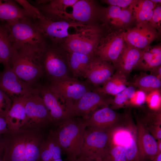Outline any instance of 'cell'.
<instances>
[{"instance_id":"obj_1","label":"cell","mask_w":161,"mask_h":161,"mask_svg":"<svg viewBox=\"0 0 161 161\" xmlns=\"http://www.w3.org/2000/svg\"><path fill=\"white\" fill-rule=\"evenodd\" d=\"M5 26L16 51L41 53L47 46L45 36L30 18L6 22Z\"/></svg>"},{"instance_id":"obj_2","label":"cell","mask_w":161,"mask_h":161,"mask_svg":"<svg viewBox=\"0 0 161 161\" xmlns=\"http://www.w3.org/2000/svg\"><path fill=\"white\" fill-rule=\"evenodd\" d=\"M56 126L55 130L67 161L75 160L80 154L87 128L84 120L69 117Z\"/></svg>"},{"instance_id":"obj_3","label":"cell","mask_w":161,"mask_h":161,"mask_svg":"<svg viewBox=\"0 0 161 161\" xmlns=\"http://www.w3.org/2000/svg\"><path fill=\"white\" fill-rule=\"evenodd\" d=\"M120 129L108 131L94 130L87 127L80 156L92 160H103Z\"/></svg>"},{"instance_id":"obj_4","label":"cell","mask_w":161,"mask_h":161,"mask_svg":"<svg viewBox=\"0 0 161 161\" xmlns=\"http://www.w3.org/2000/svg\"><path fill=\"white\" fill-rule=\"evenodd\" d=\"M36 52L16 51L11 68L23 81L32 85L44 75L40 54Z\"/></svg>"},{"instance_id":"obj_5","label":"cell","mask_w":161,"mask_h":161,"mask_svg":"<svg viewBox=\"0 0 161 161\" xmlns=\"http://www.w3.org/2000/svg\"><path fill=\"white\" fill-rule=\"evenodd\" d=\"M49 88L57 95L66 109L76 102L87 92L95 89L86 81L69 76L51 81Z\"/></svg>"},{"instance_id":"obj_6","label":"cell","mask_w":161,"mask_h":161,"mask_svg":"<svg viewBox=\"0 0 161 161\" xmlns=\"http://www.w3.org/2000/svg\"><path fill=\"white\" fill-rule=\"evenodd\" d=\"M33 21L45 38H48L55 43L77 33L71 31V30L81 32L92 26L65 20H53L44 16Z\"/></svg>"},{"instance_id":"obj_7","label":"cell","mask_w":161,"mask_h":161,"mask_svg":"<svg viewBox=\"0 0 161 161\" xmlns=\"http://www.w3.org/2000/svg\"><path fill=\"white\" fill-rule=\"evenodd\" d=\"M40 58L44 75L50 81L69 76L67 52L47 45L41 53Z\"/></svg>"},{"instance_id":"obj_8","label":"cell","mask_w":161,"mask_h":161,"mask_svg":"<svg viewBox=\"0 0 161 161\" xmlns=\"http://www.w3.org/2000/svg\"><path fill=\"white\" fill-rule=\"evenodd\" d=\"M25 113V122L21 129H44L53 124L49 113L38 93V88L36 92L28 96Z\"/></svg>"},{"instance_id":"obj_9","label":"cell","mask_w":161,"mask_h":161,"mask_svg":"<svg viewBox=\"0 0 161 161\" xmlns=\"http://www.w3.org/2000/svg\"><path fill=\"white\" fill-rule=\"evenodd\" d=\"M112 99L111 95L95 89L85 93L76 102L67 108V112L70 117L81 116L85 119L98 108L109 106Z\"/></svg>"},{"instance_id":"obj_10","label":"cell","mask_w":161,"mask_h":161,"mask_svg":"<svg viewBox=\"0 0 161 161\" xmlns=\"http://www.w3.org/2000/svg\"><path fill=\"white\" fill-rule=\"evenodd\" d=\"M129 119L126 112L121 114L109 106L96 110L87 118L84 119L87 127L94 130L108 131L117 129H124Z\"/></svg>"},{"instance_id":"obj_11","label":"cell","mask_w":161,"mask_h":161,"mask_svg":"<svg viewBox=\"0 0 161 161\" xmlns=\"http://www.w3.org/2000/svg\"><path fill=\"white\" fill-rule=\"evenodd\" d=\"M30 129L9 130L0 140L4 161H25L26 147Z\"/></svg>"},{"instance_id":"obj_12","label":"cell","mask_w":161,"mask_h":161,"mask_svg":"<svg viewBox=\"0 0 161 161\" xmlns=\"http://www.w3.org/2000/svg\"><path fill=\"white\" fill-rule=\"evenodd\" d=\"M99 31L92 26L66 38L64 48L67 52H75L95 56L96 48L100 38Z\"/></svg>"},{"instance_id":"obj_13","label":"cell","mask_w":161,"mask_h":161,"mask_svg":"<svg viewBox=\"0 0 161 161\" xmlns=\"http://www.w3.org/2000/svg\"><path fill=\"white\" fill-rule=\"evenodd\" d=\"M126 45L123 32L113 31L100 38L96 47L95 56L114 66Z\"/></svg>"},{"instance_id":"obj_14","label":"cell","mask_w":161,"mask_h":161,"mask_svg":"<svg viewBox=\"0 0 161 161\" xmlns=\"http://www.w3.org/2000/svg\"><path fill=\"white\" fill-rule=\"evenodd\" d=\"M123 33L127 44L142 50L150 46L158 36L157 31L146 23H138L135 27Z\"/></svg>"},{"instance_id":"obj_15","label":"cell","mask_w":161,"mask_h":161,"mask_svg":"<svg viewBox=\"0 0 161 161\" xmlns=\"http://www.w3.org/2000/svg\"><path fill=\"white\" fill-rule=\"evenodd\" d=\"M0 88L12 100L30 95L37 90L20 79L11 67L5 69L0 75Z\"/></svg>"},{"instance_id":"obj_16","label":"cell","mask_w":161,"mask_h":161,"mask_svg":"<svg viewBox=\"0 0 161 161\" xmlns=\"http://www.w3.org/2000/svg\"><path fill=\"white\" fill-rule=\"evenodd\" d=\"M115 70L112 64L95 56L83 78L86 82L96 88L102 86L113 75Z\"/></svg>"},{"instance_id":"obj_17","label":"cell","mask_w":161,"mask_h":161,"mask_svg":"<svg viewBox=\"0 0 161 161\" xmlns=\"http://www.w3.org/2000/svg\"><path fill=\"white\" fill-rule=\"evenodd\" d=\"M71 13L64 12L59 16L56 21L63 20L86 24L92 21L98 13L93 1L78 0L72 7Z\"/></svg>"},{"instance_id":"obj_18","label":"cell","mask_w":161,"mask_h":161,"mask_svg":"<svg viewBox=\"0 0 161 161\" xmlns=\"http://www.w3.org/2000/svg\"><path fill=\"white\" fill-rule=\"evenodd\" d=\"M136 139L140 161H152L158 152L157 141L136 117Z\"/></svg>"},{"instance_id":"obj_19","label":"cell","mask_w":161,"mask_h":161,"mask_svg":"<svg viewBox=\"0 0 161 161\" xmlns=\"http://www.w3.org/2000/svg\"><path fill=\"white\" fill-rule=\"evenodd\" d=\"M38 89L53 124L56 126L63 120L70 117L67 114L65 105L61 103L62 102L58 96L48 85L39 86Z\"/></svg>"},{"instance_id":"obj_20","label":"cell","mask_w":161,"mask_h":161,"mask_svg":"<svg viewBox=\"0 0 161 161\" xmlns=\"http://www.w3.org/2000/svg\"><path fill=\"white\" fill-rule=\"evenodd\" d=\"M30 95L12 100L11 106L5 117L9 130H18L24 125L26 117V104Z\"/></svg>"},{"instance_id":"obj_21","label":"cell","mask_w":161,"mask_h":161,"mask_svg":"<svg viewBox=\"0 0 161 161\" xmlns=\"http://www.w3.org/2000/svg\"><path fill=\"white\" fill-rule=\"evenodd\" d=\"M143 50L126 45L114 66L115 69L127 77L135 69L141 57Z\"/></svg>"},{"instance_id":"obj_22","label":"cell","mask_w":161,"mask_h":161,"mask_svg":"<svg viewBox=\"0 0 161 161\" xmlns=\"http://www.w3.org/2000/svg\"><path fill=\"white\" fill-rule=\"evenodd\" d=\"M62 152L55 130L51 129L41 144L39 161H53L61 158Z\"/></svg>"},{"instance_id":"obj_23","label":"cell","mask_w":161,"mask_h":161,"mask_svg":"<svg viewBox=\"0 0 161 161\" xmlns=\"http://www.w3.org/2000/svg\"><path fill=\"white\" fill-rule=\"evenodd\" d=\"M105 20L117 27H123L130 22L133 18L129 7L122 8L110 5L102 12Z\"/></svg>"},{"instance_id":"obj_24","label":"cell","mask_w":161,"mask_h":161,"mask_svg":"<svg viewBox=\"0 0 161 161\" xmlns=\"http://www.w3.org/2000/svg\"><path fill=\"white\" fill-rule=\"evenodd\" d=\"M160 45H150L143 50L139 62L135 69L145 71L152 72L161 66Z\"/></svg>"},{"instance_id":"obj_25","label":"cell","mask_w":161,"mask_h":161,"mask_svg":"<svg viewBox=\"0 0 161 161\" xmlns=\"http://www.w3.org/2000/svg\"><path fill=\"white\" fill-rule=\"evenodd\" d=\"M16 51L14 49L5 25H0V63L5 69L11 67Z\"/></svg>"},{"instance_id":"obj_26","label":"cell","mask_w":161,"mask_h":161,"mask_svg":"<svg viewBox=\"0 0 161 161\" xmlns=\"http://www.w3.org/2000/svg\"><path fill=\"white\" fill-rule=\"evenodd\" d=\"M27 18H30L15 0H0V20L7 22Z\"/></svg>"},{"instance_id":"obj_27","label":"cell","mask_w":161,"mask_h":161,"mask_svg":"<svg viewBox=\"0 0 161 161\" xmlns=\"http://www.w3.org/2000/svg\"><path fill=\"white\" fill-rule=\"evenodd\" d=\"M67 56L69 71L73 76L84 77L93 57L75 52H67Z\"/></svg>"},{"instance_id":"obj_28","label":"cell","mask_w":161,"mask_h":161,"mask_svg":"<svg viewBox=\"0 0 161 161\" xmlns=\"http://www.w3.org/2000/svg\"><path fill=\"white\" fill-rule=\"evenodd\" d=\"M127 77L120 72L116 71L102 85L95 89L100 92L115 96L129 85Z\"/></svg>"},{"instance_id":"obj_29","label":"cell","mask_w":161,"mask_h":161,"mask_svg":"<svg viewBox=\"0 0 161 161\" xmlns=\"http://www.w3.org/2000/svg\"><path fill=\"white\" fill-rule=\"evenodd\" d=\"M41 129H30L26 144L25 161H39L41 145L44 139Z\"/></svg>"},{"instance_id":"obj_30","label":"cell","mask_w":161,"mask_h":161,"mask_svg":"<svg viewBox=\"0 0 161 161\" xmlns=\"http://www.w3.org/2000/svg\"><path fill=\"white\" fill-rule=\"evenodd\" d=\"M156 4L151 0H135L129 7L133 18L138 23H148L151 18Z\"/></svg>"},{"instance_id":"obj_31","label":"cell","mask_w":161,"mask_h":161,"mask_svg":"<svg viewBox=\"0 0 161 161\" xmlns=\"http://www.w3.org/2000/svg\"><path fill=\"white\" fill-rule=\"evenodd\" d=\"M129 85L138 88L147 95L155 91H160L161 80L151 74L142 73Z\"/></svg>"},{"instance_id":"obj_32","label":"cell","mask_w":161,"mask_h":161,"mask_svg":"<svg viewBox=\"0 0 161 161\" xmlns=\"http://www.w3.org/2000/svg\"><path fill=\"white\" fill-rule=\"evenodd\" d=\"M123 147L127 161H140L139 153L136 139V129L123 142Z\"/></svg>"},{"instance_id":"obj_33","label":"cell","mask_w":161,"mask_h":161,"mask_svg":"<svg viewBox=\"0 0 161 161\" xmlns=\"http://www.w3.org/2000/svg\"><path fill=\"white\" fill-rule=\"evenodd\" d=\"M136 88L129 85L124 90L115 96L113 98L110 107L115 110L122 108L129 104L135 92Z\"/></svg>"},{"instance_id":"obj_34","label":"cell","mask_w":161,"mask_h":161,"mask_svg":"<svg viewBox=\"0 0 161 161\" xmlns=\"http://www.w3.org/2000/svg\"><path fill=\"white\" fill-rule=\"evenodd\" d=\"M102 160L127 161L123 147L114 142L108 149Z\"/></svg>"},{"instance_id":"obj_35","label":"cell","mask_w":161,"mask_h":161,"mask_svg":"<svg viewBox=\"0 0 161 161\" xmlns=\"http://www.w3.org/2000/svg\"><path fill=\"white\" fill-rule=\"evenodd\" d=\"M15 1L23 7V8L33 21L40 19L44 16L37 7L28 1L25 0Z\"/></svg>"},{"instance_id":"obj_36","label":"cell","mask_w":161,"mask_h":161,"mask_svg":"<svg viewBox=\"0 0 161 161\" xmlns=\"http://www.w3.org/2000/svg\"><path fill=\"white\" fill-rule=\"evenodd\" d=\"M12 103L11 98L0 88V116L5 118Z\"/></svg>"},{"instance_id":"obj_37","label":"cell","mask_w":161,"mask_h":161,"mask_svg":"<svg viewBox=\"0 0 161 161\" xmlns=\"http://www.w3.org/2000/svg\"><path fill=\"white\" fill-rule=\"evenodd\" d=\"M160 91H155L147 95L149 100V105L150 108L157 110L161 109Z\"/></svg>"},{"instance_id":"obj_38","label":"cell","mask_w":161,"mask_h":161,"mask_svg":"<svg viewBox=\"0 0 161 161\" xmlns=\"http://www.w3.org/2000/svg\"><path fill=\"white\" fill-rule=\"evenodd\" d=\"M161 22V6H156L151 18L148 23L157 30L160 28Z\"/></svg>"},{"instance_id":"obj_39","label":"cell","mask_w":161,"mask_h":161,"mask_svg":"<svg viewBox=\"0 0 161 161\" xmlns=\"http://www.w3.org/2000/svg\"><path fill=\"white\" fill-rule=\"evenodd\" d=\"M134 1L132 0H108L104 1L110 5L116 6L122 8H126L129 7Z\"/></svg>"},{"instance_id":"obj_40","label":"cell","mask_w":161,"mask_h":161,"mask_svg":"<svg viewBox=\"0 0 161 161\" xmlns=\"http://www.w3.org/2000/svg\"><path fill=\"white\" fill-rule=\"evenodd\" d=\"M146 95L144 92L141 91H138L135 93L132 98L130 103H134V104L139 105L143 103L146 100Z\"/></svg>"},{"instance_id":"obj_41","label":"cell","mask_w":161,"mask_h":161,"mask_svg":"<svg viewBox=\"0 0 161 161\" xmlns=\"http://www.w3.org/2000/svg\"><path fill=\"white\" fill-rule=\"evenodd\" d=\"M9 130L5 118L0 116V134H4Z\"/></svg>"},{"instance_id":"obj_42","label":"cell","mask_w":161,"mask_h":161,"mask_svg":"<svg viewBox=\"0 0 161 161\" xmlns=\"http://www.w3.org/2000/svg\"><path fill=\"white\" fill-rule=\"evenodd\" d=\"M151 75H154L159 78H161V66L158 67L152 72H151Z\"/></svg>"},{"instance_id":"obj_43","label":"cell","mask_w":161,"mask_h":161,"mask_svg":"<svg viewBox=\"0 0 161 161\" xmlns=\"http://www.w3.org/2000/svg\"><path fill=\"white\" fill-rule=\"evenodd\" d=\"M152 161H161V152L157 154Z\"/></svg>"},{"instance_id":"obj_44","label":"cell","mask_w":161,"mask_h":161,"mask_svg":"<svg viewBox=\"0 0 161 161\" xmlns=\"http://www.w3.org/2000/svg\"><path fill=\"white\" fill-rule=\"evenodd\" d=\"M157 147L159 152H161V140L157 141Z\"/></svg>"},{"instance_id":"obj_45","label":"cell","mask_w":161,"mask_h":161,"mask_svg":"<svg viewBox=\"0 0 161 161\" xmlns=\"http://www.w3.org/2000/svg\"><path fill=\"white\" fill-rule=\"evenodd\" d=\"M72 161H84V158L83 157L80 156L75 160Z\"/></svg>"},{"instance_id":"obj_46","label":"cell","mask_w":161,"mask_h":161,"mask_svg":"<svg viewBox=\"0 0 161 161\" xmlns=\"http://www.w3.org/2000/svg\"><path fill=\"white\" fill-rule=\"evenodd\" d=\"M155 4L160 3L161 0H151Z\"/></svg>"},{"instance_id":"obj_47","label":"cell","mask_w":161,"mask_h":161,"mask_svg":"<svg viewBox=\"0 0 161 161\" xmlns=\"http://www.w3.org/2000/svg\"><path fill=\"white\" fill-rule=\"evenodd\" d=\"M84 161H93L92 159L87 157H84Z\"/></svg>"},{"instance_id":"obj_48","label":"cell","mask_w":161,"mask_h":161,"mask_svg":"<svg viewBox=\"0 0 161 161\" xmlns=\"http://www.w3.org/2000/svg\"><path fill=\"white\" fill-rule=\"evenodd\" d=\"M53 161H64L61 158Z\"/></svg>"},{"instance_id":"obj_49","label":"cell","mask_w":161,"mask_h":161,"mask_svg":"<svg viewBox=\"0 0 161 161\" xmlns=\"http://www.w3.org/2000/svg\"><path fill=\"white\" fill-rule=\"evenodd\" d=\"M0 161H4L3 160V157L1 158V156L0 157Z\"/></svg>"},{"instance_id":"obj_50","label":"cell","mask_w":161,"mask_h":161,"mask_svg":"<svg viewBox=\"0 0 161 161\" xmlns=\"http://www.w3.org/2000/svg\"><path fill=\"white\" fill-rule=\"evenodd\" d=\"M3 151V149L0 146V153Z\"/></svg>"},{"instance_id":"obj_51","label":"cell","mask_w":161,"mask_h":161,"mask_svg":"<svg viewBox=\"0 0 161 161\" xmlns=\"http://www.w3.org/2000/svg\"><path fill=\"white\" fill-rule=\"evenodd\" d=\"M93 161H103L102 160H92Z\"/></svg>"},{"instance_id":"obj_52","label":"cell","mask_w":161,"mask_h":161,"mask_svg":"<svg viewBox=\"0 0 161 161\" xmlns=\"http://www.w3.org/2000/svg\"><path fill=\"white\" fill-rule=\"evenodd\" d=\"M3 151L0 153V157L1 156L2 153L3 152Z\"/></svg>"}]
</instances>
